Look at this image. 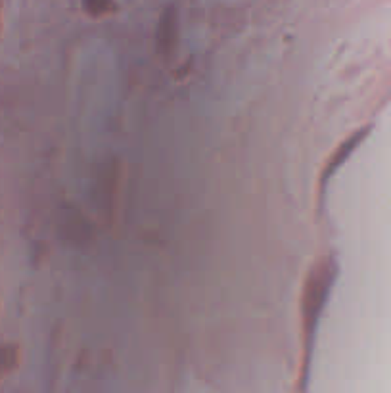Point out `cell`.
Instances as JSON below:
<instances>
[{"label": "cell", "mask_w": 391, "mask_h": 393, "mask_svg": "<svg viewBox=\"0 0 391 393\" xmlns=\"http://www.w3.org/2000/svg\"><path fill=\"white\" fill-rule=\"evenodd\" d=\"M334 278H336V263L332 259L317 261L311 275L307 278L303 296V319L309 336H313V330L317 326V319L320 317L326 301H328V294L332 288Z\"/></svg>", "instance_id": "obj_1"}, {"label": "cell", "mask_w": 391, "mask_h": 393, "mask_svg": "<svg viewBox=\"0 0 391 393\" xmlns=\"http://www.w3.org/2000/svg\"><path fill=\"white\" fill-rule=\"evenodd\" d=\"M179 43V15L174 8H167L161 14L158 31H156V46L161 56H171Z\"/></svg>", "instance_id": "obj_2"}, {"label": "cell", "mask_w": 391, "mask_h": 393, "mask_svg": "<svg viewBox=\"0 0 391 393\" xmlns=\"http://www.w3.org/2000/svg\"><path fill=\"white\" fill-rule=\"evenodd\" d=\"M366 131H369V129H362V131L355 132L353 137H349V139L345 140V142H343V144H341L336 152H334V156L330 158V161L326 163L322 175H320V192H322V194L326 192V184L330 182V179L338 173V169H340L341 165L349 160V156L353 153V150H355L357 146L362 142V139L366 137Z\"/></svg>", "instance_id": "obj_3"}, {"label": "cell", "mask_w": 391, "mask_h": 393, "mask_svg": "<svg viewBox=\"0 0 391 393\" xmlns=\"http://www.w3.org/2000/svg\"><path fill=\"white\" fill-rule=\"evenodd\" d=\"M81 4L90 18H106L117 10L116 0H81Z\"/></svg>", "instance_id": "obj_4"}]
</instances>
